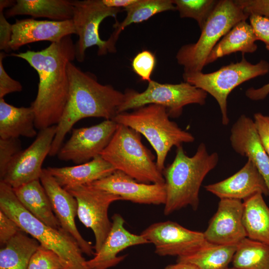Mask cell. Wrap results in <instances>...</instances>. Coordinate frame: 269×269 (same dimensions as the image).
<instances>
[{
	"instance_id": "obj_21",
	"label": "cell",
	"mask_w": 269,
	"mask_h": 269,
	"mask_svg": "<svg viewBox=\"0 0 269 269\" xmlns=\"http://www.w3.org/2000/svg\"><path fill=\"white\" fill-rule=\"evenodd\" d=\"M206 190L220 199L245 200L255 194L269 196L266 182L250 160L238 172L221 181L205 186Z\"/></svg>"
},
{
	"instance_id": "obj_5",
	"label": "cell",
	"mask_w": 269,
	"mask_h": 269,
	"mask_svg": "<svg viewBox=\"0 0 269 269\" xmlns=\"http://www.w3.org/2000/svg\"><path fill=\"white\" fill-rule=\"evenodd\" d=\"M169 118L165 107L149 104L131 112L120 113L113 120L136 131L147 139L156 152V164L162 172L171 148L195 140L191 133L181 129Z\"/></svg>"
},
{
	"instance_id": "obj_36",
	"label": "cell",
	"mask_w": 269,
	"mask_h": 269,
	"mask_svg": "<svg viewBox=\"0 0 269 269\" xmlns=\"http://www.w3.org/2000/svg\"><path fill=\"white\" fill-rule=\"evenodd\" d=\"M15 2L9 0H0V49L4 51L5 53L11 50L9 43L12 34V24L7 21L3 10L6 7H12Z\"/></svg>"
},
{
	"instance_id": "obj_24",
	"label": "cell",
	"mask_w": 269,
	"mask_h": 269,
	"mask_svg": "<svg viewBox=\"0 0 269 269\" xmlns=\"http://www.w3.org/2000/svg\"><path fill=\"white\" fill-rule=\"evenodd\" d=\"M35 115L31 106L16 107L0 98V138H31L36 135Z\"/></svg>"
},
{
	"instance_id": "obj_17",
	"label": "cell",
	"mask_w": 269,
	"mask_h": 269,
	"mask_svg": "<svg viewBox=\"0 0 269 269\" xmlns=\"http://www.w3.org/2000/svg\"><path fill=\"white\" fill-rule=\"evenodd\" d=\"M40 180L61 227L74 238L83 253L88 256H94L95 251L91 243L84 239L75 224L78 204L75 197L59 185L46 168H43Z\"/></svg>"
},
{
	"instance_id": "obj_38",
	"label": "cell",
	"mask_w": 269,
	"mask_h": 269,
	"mask_svg": "<svg viewBox=\"0 0 269 269\" xmlns=\"http://www.w3.org/2000/svg\"><path fill=\"white\" fill-rule=\"evenodd\" d=\"M6 56L5 52L0 53V98H3L9 93L22 90L21 84L11 78L4 69L2 61Z\"/></svg>"
},
{
	"instance_id": "obj_44",
	"label": "cell",
	"mask_w": 269,
	"mask_h": 269,
	"mask_svg": "<svg viewBox=\"0 0 269 269\" xmlns=\"http://www.w3.org/2000/svg\"><path fill=\"white\" fill-rule=\"evenodd\" d=\"M163 269H199L195 265L184 262H177L176 264L170 265Z\"/></svg>"
},
{
	"instance_id": "obj_15",
	"label": "cell",
	"mask_w": 269,
	"mask_h": 269,
	"mask_svg": "<svg viewBox=\"0 0 269 269\" xmlns=\"http://www.w3.org/2000/svg\"><path fill=\"white\" fill-rule=\"evenodd\" d=\"M243 212L242 200L220 199L217 211L203 232L206 240L214 244L237 246L247 238Z\"/></svg>"
},
{
	"instance_id": "obj_32",
	"label": "cell",
	"mask_w": 269,
	"mask_h": 269,
	"mask_svg": "<svg viewBox=\"0 0 269 269\" xmlns=\"http://www.w3.org/2000/svg\"><path fill=\"white\" fill-rule=\"evenodd\" d=\"M181 18L196 21L200 30L217 6L218 0H172Z\"/></svg>"
},
{
	"instance_id": "obj_19",
	"label": "cell",
	"mask_w": 269,
	"mask_h": 269,
	"mask_svg": "<svg viewBox=\"0 0 269 269\" xmlns=\"http://www.w3.org/2000/svg\"><path fill=\"white\" fill-rule=\"evenodd\" d=\"M230 141L233 150L246 156L257 168L269 191V156L259 136L254 120L241 115L231 129Z\"/></svg>"
},
{
	"instance_id": "obj_39",
	"label": "cell",
	"mask_w": 269,
	"mask_h": 269,
	"mask_svg": "<svg viewBox=\"0 0 269 269\" xmlns=\"http://www.w3.org/2000/svg\"><path fill=\"white\" fill-rule=\"evenodd\" d=\"M22 230L15 221L0 210V244L4 246Z\"/></svg>"
},
{
	"instance_id": "obj_41",
	"label": "cell",
	"mask_w": 269,
	"mask_h": 269,
	"mask_svg": "<svg viewBox=\"0 0 269 269\" xmlns=\"http://www.w3.org/2000/svg\"><path fill=\"white\" fill-rule=\"evenodd\" d=\"M254 121L263 146L269 156V116L255 113Z\"/></svg>"
},
{
	"instance_id": "obj_16",
	"label": "cell",
	"mask_w": 269,
	"mask_h": 269,
	"mask_svg": "<svg viewBox=\"0 0 269 269\" xmlns=\"http://www.w3.org/2000/svg\"><path fill=\"white\" fill-rule=\"evenodd\" d=\"M89 184L134 203L164 205L166 201L165 183L140 182L118 170Z\"/></svg>"
},
{
	"instance_id": "obj_37",
	"label": "cell",
	"mask_w": 269,
	"mask_h": 269,
	"mask_svg": "<svg viewBox=\"0 0 269 269\" xmlns=\"http://www.w3.org/2000/svg\"><path fill=\"white\" fill-rule=\"evenodd\" d=\"M257 40L263 41L269 50V18L258 14H251L249 17Z\"/></svg>"
},
{
	"instance_id": "obj_46",
	"label": "cell",
	"mask_w": 269,
	"mask_h": 269,
	"mask_svg": "<svg viewBox=\"0 0 269 269\" xmlns=\"http://www.w3.org/2000/svg\"></svg>"
},
{
	"instance_id": "obj_8",
	"label": "cell",
	"mask_w": 269,
	"mask_h": 269,
	"mask_svg": "<svg viewBox=\"0 0 269 269\" xmlns=\"http://www.w3.org/2000/svg\"><path fill=\"white\" fill-rule=\"evenodd\" d=\"M269 72V63L267 61L261 60L252 64L242 54L240 61L232 62L214 72L183 73L182 76L185 82L214 97L221 111L222 123L226 126L229 123L227 99L230 93L240 84Z\"/></svg>"
},
{
	"instance_id": "obj_4",
	"label": "cell",
	"mask_w": 269,
	"mask_h": 269,
	"mask_svg": "<svg viewBox=\"0 0 269 269\" xmlns=\"http://www.w3.org/2000/svg\"><path fill=\"white\" fill-rule=\"evenodd\" d=\"M0 210L40 245L60 258L67 269H90L74 238L62 228H52L28 212L16 198L11 187L0 181Z\"/></svg>"
},
{
	"instance_id": "obj_22",
	"label": "cell",
	"mask_w": 269,
	"mask_h": 269,
	"mask_svg": "<svg viewBox=\"0 0 269 269\" xmlns=\"http://www.w3.org/2000/svg\"><path fill=\"white\" fill-rule=\"evenodd\" d=\"M48 172L62 187L87 185L103 178L116 169L101 155L75 166L48 167Z\"/></svg>"
},
{
	"instance_id": "obj_34",
	"label": "cell",
	"mask_w": 269,
	"mask_h": 269,
	"mask_svg": "<svg viewBox=\"0 0 269 269\" xmlns=\"http://www.w3.org/2000/svg\"><path fill=\"white\" fill-rule=\"evenodd\" d=\"M156 64V58L151 51L144 50L137 53L133 58L132 67L134 72L142 81L151 80V75Z\"/></svg>"
},
{
	"instance_id": "obj_18",
	"label": "cell",
	"mask_w": 269,
	"mask_h": 269,
	"mask_svg": "<svg viewBox=\"0 0 269 269\" xmlns=\"http://www.w3.org/2000/svg\"><path fill=\"white\" fill-rule=\"evenodd\" d=\"M11 30L9 43L11 50H16L25 44L40 41L59 42L65 37L76 34L72 20H16L12 24Z\"/></svg>"
},
{
	"instance_id": "obj_45",
	"label": "cell",
	"mask_w": 269,
	"mask_h": 269,
	"mask_svg": "<svg viewBox=\"0 0 269 269\" xmlns=\"http://www.w3.org/2000/svg\"><path fill=\"white\" fill-rule=\"evenodd\" d=\"M227 269H236V268H235L232 267V268H228Z\"/></svg>"
},
{
	"instance_id": "obj_9",
	"label": "cell",
	"mask_w": 269,
	"mask_h": 269,
	"mask_svg": "<svg viewBox=\"0 0 269 269\" xmlns=\"http://www.w3.org/2000/svg\"><path fill=\"white\" fill-rule=\"evenodd\" d=\"M125 99L118 114L149 104L165 107L170 118L180 117L183 108L189 104L203 105L208 94L202 89L183 82L179 84H161L154 80L148 82L146 89L140 93L133 89L125 92Z\"/></svg>"
},
{
	"instance_id": "obj_42",
	"label": "cell",
	"mask_w": 269,
	"mask_h": 269,
	"mask_svg": "<svg viewBox=\"0 0 269 269\" xmlns=\"http://www.w3.org/2000/svg\"><path fill=\"white\" fill-rule=\"evenodd\" d=\"M269 94V82L259 88L251 87L246 90L245 95L249 99L259 101L265 99Z\"/></svg>"
},
{
	"instance_id": "obj_11",
	"label": "cell",
	"mask_w": 269,
	"mask_h": 269,
	"mask_svg": "<svg viewBox=\"0 0 269 269\" xmlns=\"http://www.w3.org/2000/svg\"><path fill=\"white\" fill-rule=\"evenodd\" d=\"M64 189L77 200L78 218L86 227L93 231L95 238V253L98 252L112 228V223L108 214L109 206L113 202L122 200L121 198L90 184Z\"/></svg>"
},
{
	"instance_id": "obj_26",
	"label": "cell",
	"mask_w": 269,
	"mask_h": 269,
	"mask_svg": "<svg viewBox=\"0 0 269 269\" xmlns=\"http://www.w3.org/2000/svg\"><path fill=\"white\" fill-rule=\"evenodd\" d=\"M257 41L250 24L246 20L241 21L235 25L214 47L207 58L206 65L233 53H253L258 48Z\"/></svg>"
},
{
	"instance_id": "obj_6",
	"label": "cell",
	"mask_w": 269,
	"mask_h": 269,
	"mask_svg": "<svg viewBox=\"0 0 269 269\" xmlns=\"http://www.w3.org/2000/svg\"><path fill=\"white\" fill-rule=\"evenodd\" d=\"M141 134L127 126L119 124L101 156L116 170L136 181L147 184L164 183L155 157L142 143Z\"/></svg>"
},
{
	"instance_id": "obj_35",
	"label": "cell",
	"mask_w": 269,
	"mask_h": 269,
	"mask_svg": "<svg viewBox=\"0 0 269 269\" xmlns=\"http://www.w3.org/2000/svg\"><path fill=\"white\" fill-rule=\"evenodd\" d=\"M21 150V144L18 138H0V180L4 175L10 162Z\"/></svg>"
},
{
	"instance_id": "obj_28",
	"label": "cell",
	"mask_w": 269,
	"mask_h": 269,
	"mask_svg": "<svg viewBox=\"0 0 269 269\" xmlns=\"http://www.w3.org/2000/svg\"><path fill=\"white\" fill-rule=\"evenodd\" d=\"M123 10L127 12L126 17L121 22L116 21L113 25L115 30L107 39L115 52L116 43L119 35L128 26L147 20L157 13L176 9L172 0H137Z\"/></svg>"
},
{
	"instance_id": "obj_2",
	"label": "cell",
	"mask_w": 269,
	"mask_h": 269,
	"mask_svg": "<svg viewBox=\"0 0 269 269\" xmlns=\"http://www.w3.org/2000/svg\"><path fill=\"white\" fill-rule=\"evenodd\" d=\"M69 80L68 98L49 155H57L67 133L80 120L103 118L113 120L125 99V93L111 85L100 83L97 77L84 72L72 62L67 67Z\"/></svg>"
},
{
	"instance_id": "obj_43",
	"label": "cell",
	"mask_w": 269,
	"mask_h": 269,
	"mask_svg": "<svg viewBox=\"0 0 269 269\" xmlns=\"http://www.w3.org/2000/svg\"><path fill=\"white\" fill-rule=\"evenodd\" d=\"M137 0H102L103 3L110 7L123 9L134 3Z\"/></svg>"
},
{
	"instance_id": "obj_40",
	"label": "cell",
	"mask_w": 269,
	"mask_h": 269,
	"mask_svg": "<svg viewBox=\"0 0 269 269\" xmlns=\"http://www.w3.org/2000/svg\"><path fill=\"white\" fill-rule=\"evenodd\" d=\"M249 16L258 14L269 18V0H235Z\"/></svg>"
},
{
	"instance_id": "obj_31",
	"label": "cell",
	"mask_w": 269,
	"mask_h": 269,
	"mask_svg": "<svg viewBox=\"0 0 269 269\" xmlns=\"http://www.w3.org/2000/svg\"><path fill=\"white\" fill-rule=\"evenodd\" d=\"M232 263L237 269H269V245L246 238L237 246Z\"/></svg>"
},
{
	"instance_id": "obj_30",
	"label": "cell",
	"mask_w": 269,
	"mask_h": 269,
	"mask_svg": "<svg viewBox=\"0 0 269 269\" xmlns=\"http://www.w3.org/2000/svg\"><path fill=\"white\" fill-rule=\"evenodd\" d=\"M237 246L214 244L206 242L194 252L177 257V262L192 264L199 269H227Z\"/></svg>"
},
{
	"instance_id": "obj_7",
	"label": "cell",
	"mask_w": 269,
	"mask_h": 269,
	"mask_svg": "<svg viewBox=\"0 0 269 269\" xmlns=\"http://www.w3.org/2000/svg\"><path fill=\"white\" fill-rule=\"evenodd\" d=\"M235 0H219L214 10L201 29L198 40L182 46L176 55L184 73L202 72L210 53L221 38L237 23L249 18Z\"/></svg>"
},
{
	"instance_id": "obj_3",
	"label": "cell",
	"mask_w": 269,
	"mask_h": 269,
	"mask_svg": "<svg viewBox=\"0 0 269 269\" xmlns=\"http://www.w3.org/2000/svg\"><path fill=\"white\" fill-rule=\"evenodd\" d=\"M219 159L217 152L209 153L203 142L200 143L192 156L187 155L182 146L177 147L173 161L162 171L166 194L165 215L188 206L197 210L202 183L216 166Z\"/></svg>"
},
{
	"instance_id": "obj_27",
	"label": "cell",
	"mask_w": 269,
	"mask_h": 269,
	"mask_svg": "<svg viewBox=\"0 0 269 269\" xmlns=\"http://www.w3.org/2000/svg\"><path fill=\"white\" fill-rule=\"evenodd\" d=\"M263 196L257 193L244 200L243 222L247 238L269 245V208Z\"/></svg>"
},
{
	"instance_id": "obj_10",
	"label": "cell",
	"mask_w": 269,
	"mask_h": 269,
	"mask_svg": "<svg viewBox=\"0 0 269 269\" xmlns=\"http://www.w3.org/2000/svg\"><path fill=\"white\" fill-rule=\"evenodd\" d=\"M74 6L72 21L78 39L75 43V59L83 62L87 49L93 46L98 47V55L115 53L108 40H102L99 35V26L107 17L116 18L122 8L110 7L102 0H72Z\"/></svg>"
},
{
	"instance_id": "obj_20",
	"label": "cell",
	"mask_w": 269,
	"mask_h": 269,
	"mask_svg": "<svg viewBox=\"0 0 269 269\" xmlns=\"http://www.w3.org/2000/svg\"><path fill=\"white\" fill-rule=\"evenodd\" d=\"M112 219V228L103 245L92 259L87 261L90 269H109L115 267L126 257L118 256L121 252L130 247L149 243L141 234L135 235L127 230L120 214H115Z\"/></svg>"
},
{
	"instance_id": "obj_13",
	"label": "cell",
	"mask_w": 269,
	"mask_h": 269,
	"mask_svg": "<svg viewBox=\"0 0 269 269\" xmlns=\"http://www.w3.org/2000/svg\"><path fill=\"white\" fill-rule=\"evenodd\" d=\"M117 126L114 121L105 120L92 126L73 129L70 138L62 144L57 154L58 159L80 164L100 155Z\"/></svg>"
},
{
	"instance_id": "obj_33",
	"label": "cell",
	"mask_w": 269,
	"mask_h": 269,
	"mask_svg": "<svg viewBox=\"0 0 269 269\" xmlns=\"http://www.w3.org/2000/svg\"><path fill=\"white\" fill-rule=\"evenodd\" d=\"M67 269L53 251L39 245L32 255L27 269Z\"/></svg>"
},
{
	"instance_id": "obj_14",
	"label": "cell",
	"mask_w": 269,
	"mask_h": 269,
	"mask_svg": "<svg viewBox=\"0 0 269 269\" xmlns=\"http://www.w3.org/2000/svg\"><path fill=\"white\" fill-rule=\"evenodd\" d=\"M140 234L154 246L155 253L160 256H186L207 242L203 232L188 229L171 221L153 223Z\"/></svg>"
},
{
	"instance_id": "obj_12",
	"label": "cell",
	"mask_w": 269,
	"mask_h": 269,
	"mask_svg": "<svg viewBox=\"0 0 269 269\" xmlns=\"http://www.w3.org/2000/svg\"><path fill=\"white\" fill-rule=\"evenodd\" d=\"M56 129L57 125H54L39 130L33 142L13 158L0 181L15 188L40 179L42 164L49 154Z\"/></svg>"
},
{
	"instance_id": "obj_29",
	"label": "cell",
	"mask_w": 269,
	"mask_h": 269,
	"mask_svg": "<svg viewBox=\"0 0 269 269\" xmlns=\"http://www.w3.org/2000/svg\"><path fill=\"white\" fill-rule=\"evenodd\" d=\"M22 230L0 250V269H27L33 254L40 245Z\"/></svg>"
},
{
	"instance_id": "obj_23",
	"label": "cell",
	"mask_w": 269,
	"mask_h": 269,
	"mask_svg": "<svg viewBox=\"0 0 269 269\" xmlns=\"http://www.w3.org/2000/svg\"><path fill=\"white\" fill-rule=\"evenodd\" d=\"M12 189L20 203L35 218L52 228H61L40 179Z\"/></svg>"
},
{
	"instance_id": "obj_1",
	"label": "cell",
	"mask_w": 269,
	"mask_h": 269,
	"mask_svg": "<svg viewBox=\"0 0 269 269\" xmlns=\"http://www.w3.org/2000/svg\"><path fill=\"white\" fill-rule=\"evenodd\" d=\"M11 55L25 60L38 74L37 93L30 106L35 115V128L40 130L57 125L68 98L67 64L75 59V44L71 35L41 50H28Z\"/></svg>"
},
{
	"instance_id": "obj_25",
	"label": "cell",
	"mask_w": 269,
	"mask_h": 269,
	"mask_svg": "<svg viewBox=\"0 0 269 269\" xmlns=\"http://www.w3.org/2000/svg\"><path fill=\"white\" fill-rule=\"evenodd\" d=\"M74 6L69 0H17L7 9L5 17L28 15L34 18L46 17L54 21L72 20Z\"/></svg>"
}]
</instances>
